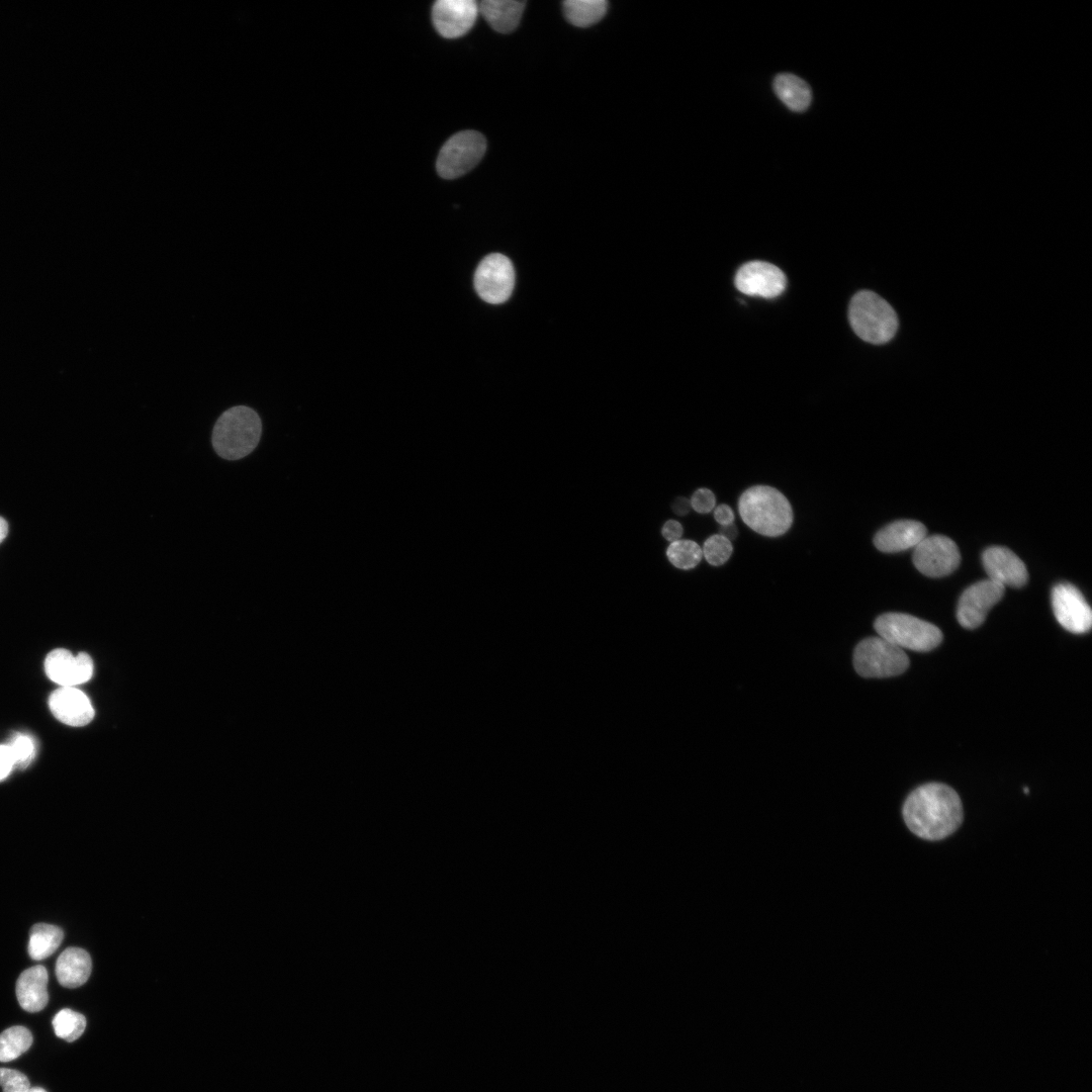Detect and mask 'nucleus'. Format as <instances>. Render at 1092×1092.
<instances>
[{
    "instance_id": "nucleus-1",
    "label": "nucleus",
    "mask_w": 1092,
    "mask_h": 1092,
    "mask_svg": "<svg viewBox=\"0 0 1092 1092\" xmlns=\"http://www.w3.org/2000/svg\"><path fill=\"white\" fill-rule=\"evenodd\" d=\"M902 813L910 831L926 840L947 837L961 826L964 816L958 793L940 783L916 788L907 797Z\"/></svg>"
},
{
    "instance_id": "nucleus-2",
    "label": "nucleus",
    "mask_w": 1092,
    "mask_h": 1092,
    "mask_svg": "<svg viewBox=\"0 0 1092 1092\" xmlns=\"http://www.w3.org/2000/svg\"><path fill=\"white\" fill-rule=\"evenodd\" d=\"M738 511L743 522L763 536L785 534L793 522V511L787 497L767 485L746 489L739 498Z\"/></svg>"
},
{
    "instance_id": "nucleus-3",
    "label": "nucleus",
    "mask_w": 1092,
    "mask_h": 1092,
    "mask_svg": "<svg viewBox=\"0 0 1092 1092\" xmlns=\"http://www.w3.org/2000/svg\"><path fill=\"white\" fill-rule=\"evenodd\" d=\"M262 433L259 415L250 406L235 405L215 422L211 443L215 453L226 460H239L257 447Z\"/></svg>"
},
{
    "instance_id": "nucleus-4",
    "label": "nucleus",
    "mask_w": 1092,
    "mask_h": 1092,
    "mask_svg": "<svg viewBox=\"0 0 1092 1092\" xmlns=\"http://www.w3.org/2000/svg\"><path fill=\"white\" fill-rule=\"evenodd\" d=\"M848 318L854 333L861 340L875 345L892 340L898 329V318L893 307L870 290H861L853 295L849 303Z\"/></svg>"
},
{
    "instance_id": "nucleus-5",
    "label": "nucleus",
    "mask_w": 1092,
    "mask_h": 1092,
    "mask_svg": "<svg viewBox=\"0 0 1092 1092\" xmlns=\"http://www.w3.org/2000/svg\"><path fill=\"white\" fill-rule=\"evenodd\" d=\"M874 626L880 637L903 650L927 652L942 640V633L935 625L909 614H883Z\"/></svg>"
},
{
    "instance_id": "nucleus-6",
    "label": "nucleus",
    "mask_w": 1092,
    "mask_h": 1092,
    "mask_svg": "<svg viewBox=\"0 0 1092 1092\" xmlns=\"http://www.w3.org/2000/svg\"><path fill=\"white\" fill-rule=\"evenodd\" d=\"M853 665L863 677H889L903 673L909 666L905 651L882 637L861 640L853 652Z\"/></svg>"
},
{
    "instance_id": "nucleus-7",
    "label": "nucleus",
    "mask_w": 1092,
    "mask_h": 1092,
    "mask_svg": "<svg viewBox=\"0 0 1092 1092\" xmlns=\"http://www.w3.org/2000/svg\"><path fill=\"white\" fill-rule=\"evenodd\" d=\"M486 151L484 136L475 130L452 135L440 150L436 168L445 179L458 178L472 170Z\"/></svg>"
},
{
    "instance_id": "nucleus-8",
    "label": "nucleus",
    "mask_w": 1092,
    "mask_h": 1092,
    "mask_svg": "<svg viewBox=\"0 0 1092 1092\" xmlns=\"http://www.w3.org/2000/svg\"><path fill=\"white\" fill-rule=\"evenodd\" d=\"M515 285L512 262L505 255L493 253L481 260L474 274V287L484 301L491 304L505 302Z\"/></svg>"
},
{
    "instance_id": "nucleus-9",
    "label": "nucleus",
    "mask_w": 1092,
    "mask_h": 1092,
    "mask_svg": "<svg viewBox=\"0 0 1092 1092\" xmlns=\"http://www.w3.org/2000/svg\"><path fill=\"white\" fill-rule=\"evenodd\" d=\"M914 566L929 577H942L957 569L961 554L957 544L943 535L925 536L915 547Z\"/></svg>"
},
{
    "instance_id": "nucleus-10",
    "label": "nucleus",
    "mask_w": 1092,
    "mask_h": 1092,
    "mask_svg": "<svg viewBox=\"0 0 1092 1092\" xmlns=\"http://www.w3.org/2000/svg\"><path fill=\"white\" fill-rule=\"evenodd\" d=\"M1004 596V586L990 579L980 580L964 590L957 608V619L966 629L982 625L988 612Z\"/></svg>"
},
{
    "instance_id": "nucleus-11",
    "label": "nucleus",
    "mask_w": 1092,
    "mask_h": 1092,
    "mask_svg": "<svg viewBox=\"0 0 1092 1092\" xmlns=\"http://www.w3.org/2000/svg\"><path fill=\"white\" fill-rule=\"evenodd\" d=\"M1052 606L1060 625L1069 632L1082 634L1092 626L1090 606L1080 590L1071 583H1059L1052 592Z\"/></svg>"
},
{
    "instance_id": "nucleus-12",
    "label": "nucleus",
    "mask_w": 1092,
    "mask_h": 1092,
    "mask_svg": "<svg viewBox=\"0 0 1092 1092\" xmlns=\"http://www.w3.org/2000/svg\"><path fill=\"white\" fill-rule=\"evenodd\" d=\"M786 284L784 272L763 261L745 263L735 275L736 288L746 295L775 298L783 293Z\"/></svg>"
},
{
    "instance_id": "nucleus-13",
    "label": "nucleus",
    "mask_w": 1092,
    "mask_h": 1092,
    "mask_svg": "<svg viewBox=\"0 0 1092 1092\" xmlns=\"http://www.w3.org/2000/svg\"><path fill=\"white\" fill-rule=\"evenodd\" d=\"M478 12V3L474 0H439L433 5L432 18L439 34L456 38L471 29Z\"/></svg>"
},
{
    "instance_id": "nucleus-14",
    "label": "nucleus",
    "mask_w": 1092,
    "mask_h": 1092,
    "mask_svg": "<svg viewBox=\"0 0 1092 1092\" xmlns=\"http://www.w3.org/2000/svg\"><path fill=\"white\" fill-rule=\"evenodd\" d=\"M44 670L50 679L61 687H75L91 678L93 661L85 652L73 655L67 649L57 648L47 655Z\"/></svg>"
},
{
    "instance_id": "nucleus-15",
    "label": "nucleus",
    "mask_w": 1092,
    "mask_h": 1092,
    "mask_svg": "<svg viewBox=\"0 0 1092 1092\" xmlns=\"http://www.w3.org/2000/svg\"><path fill=\"white\" fill-rule=\"evenodd\" d=\"M988 579L1005 587H1021L1028 579V572L1023 561L1011 550L1002 546L987 548L982 555Z\"/></svg>"
},
{
    "instance_id": "nucleus-16",
    "label": "nucleus",
    "mask_w": 1092,
    "mask_h": 1092,
    "mask_svg": "<svg viewBox=\"0 0 1092 1092\" xmlns=\"http://www.w3.org/2000/svg\"><path fill=\"white\" fill-rule=\"evenodd\" d=\"M53 715L62 723L81 727L90 723L94 709L88 697L74 687H61L53 692L49 699Z\"/></svg>"
},
{
    "instance_id": "nucleus-17",
    "label": "nucleus",
    "mask_w": 1092,
    "mask_h": 1092,
    "mask_svg": "<svg viewBox=\"0 0 1092 1092\" xmlns=\"http://www.w3.org/2000/svg\"><path fill=\"white\" fill-rule=\"evenodd\" d=\"M926 535L925 526L913 520H900L881 529L874 538L882 552L894 553L914 548Z\"/></svg>"
},
{
    "instance_id": "nucleus-18",
    "label": "nucleus",
    "mask_w": 1092,
    "mask_h": 1092,
    "mask_svg": "<svg viewBox=\"0 0 1092 1092\" xmlns=\"http://www.w3.org/2000/svg\"><path fill=\"white\" fill-rule=\"evenodd\" d=\"M48 972L42 966L23 971L16 982V997L20 1006L28 1012L42 1010L49 1001Z\"/></svg>"
},
{
    "instance_id": "nucleus-19",
    "label": "nucleus",
    "mask_w": 1092,
    "mask_h": 1092,
    "mask_svg": "<svg viewBox=\"0 0 1092 1092\" xmlns=\"http://www.w3.org/2000/svg\"><path fill=\"white\" fill-rule=\"evenodd\" d=\"M92 970L89 953L80 947H68L58 958L56 976L63 987L77 988L86 983Z\"/></svg>"
},
{
    "instance_id": "nucleus-20",
    "label": "nucleus",
    "mask_w": 1092,
    "mask_h": 1092,
    "mask_svg": "<svg viewBox=\"0 0 1092 1092\" xmlns=\"http://www.w3.org/2000/svg\"><path fill=\"white\" fill-rule=\"evenodd\" d=\"M525 4L518 0H483L478 3V11L495 31L509 33L519 25Z\"/></svg>"
},
{
    "instance_id": "nucleus-21",
    "label": "nucleus",
    "mask_w": 1092,
    "mask_h": 1092,
    "mask_svg": "<svg viewBox=\"0 0 1092 1092\" xmlns=\"http://www.w3.org/2000/svg\"><path fill=\"white\" fill-rule=\"evenodd\" d=\"M772 87L779 99L793 111H805L811 103L810 86L796 75L790 73L777 75Z\"/></svg>"
},
{
    "instance_id": "nucleus-22",
    "label": "nucleus",
    "mask_w": 1092,
    "mask_h": 1092,
    "mask_svg": "<svg viewBox=\"0 0 1092 1092\" xmlns=\"http://www.w3.org/2000/svg\"><path fill=\"white\" fill-rule=\"evenodd\" d=\"M64 933L56 925L37 923L30 929L28 953L35 961L53 954L63 940Z\"/></svg>"
},
{
    "instance_id": "nucleus-23",
    "label": "nucleus",
    "mask_w": 1092,
    "mask_h": 1092,
    "mask_svg": "<svg viewBox=\"0 0 1092 1092\" xmlns=\"http://www.w3.org/2000/svg\"><path fill=\"white\" fill-rule=\"evenodd\" d=\"M605 0H567L563 2L565 18L578 27L590 26L599 22L607 12Z\"/></svg>"
},
{
    "instance_id": "nucleus-24",
    "label": "nucleus",
    "mask_w": 1092,
    "mask_h": 1092,
    "mask_svg": "<svg viewBox=\"0 0 1092 1092\" xmlns=\"http://www.w3.org/2000/svg\"><path fill=\"white\" fill-rule=\"evenodd\" d=\"M32 1034L24 1026H11L0 1033V1062H10L32 1044Z\"/></svg>"
},
{
    "instance_id": "nucleus-25",
    "label": "nucleus",
    "mask_w": 1092,
    "mask_h": 1092,
    "mask_svg": "<svg viewBox=\"0 0 1092 1092\" xmlns=\"http://www.w3.org/2000/svg\"><path fill=\"white\" fill-rule=\"evenodd\" d=\"M52 1023L56 1035L71 1042L83 1034L86 1027V1018L79 1012L65 1008L55 1015Z\"/></svg>"
},
{
    "instance_id": "nucleus-26",
    "label": "nucleus",
    "mask_w": 1092,
    "mask_h": 1092,
    "mask_svg": "<svg viewBox=\"0 0 1092 1092\" xmlns=\"http://www.w3.org/2000/svg\"><path fill=\"white\" fill-rule=\"evenodd\" d=\"M666 555L675 567L690 569L700 562L703 552L701 547L694 541L676 540L670 543Z\"/></svg>"
},
{
    "instance_id": "nucleus-27",
    "label": "nucleus",
    "mask_w": 1092,
    "mask_h": 1092,
    "mask_svg": "<svg viewBox=\"0 0 1092 1092\" xmlns=\"http://www.w3.org/2000/svg\"><path fill=\"white\" fill-rule=\"evenodd\" d=\"M732 549L731 541L720 534H716L706 540L702 552L711 565L719 566L729 559Z\"/></svg>"
},
{
    "instance_id": "nucleus-28",
    "label": "nucleus",
    "mask_w": 1092,
    "mask_h": 1092,
    "mask_svg": "<svg viewBox=\"0 0 1092 1092\" xmlns=\"http://www.w3.org/2000/svg\"><path fill=\"white\" fill-rule=\"evenodd\" d=\"M8 745L12 752L14 766L25 768L33 759L34 743L29 736L16 733Z\"/></svg>"
},
{
    "instance_id": "nucleus-29",
    "label": "nucleus",
    "mask_w": 1092,
    "mask_h": 1092,
    "mask_svg": "<svg viewBox=\"0 0 1092 1092\" xmlns=\"http://www.w3.org/2000/svg\"><path fill=\"white\" fill-rule=\"evenodd\" d=\"M0 1086L3 1092H27L30 1083L23 1073L13 1069L0 1068Z\"/></svg>"
},
{
    "instance_id": "nucleus-30",
    "label": "nucleus",
    "mask_w": 1092,
    "mask_h": 1092,
    "mask_svg": "<svg viewBox=\"0 0 1092 1092\" xmlns=\"http://www.w3.org/2000/svg\"><path fill=\"white\" fill-rule=\"evenodd\" d=\"M691 507L698 513L705 514L715 507V495L708 488H699L691 498Z\"/></svg>"
},
{
    "instance_id": "nucleus-31",
    "label": "nucleus",
    "mask_w": 1092,
    "mask_h": 1092,
    "mask_svg": "<svg viewBox=\"0 0 1092 1092\" xmlns=\"http://www.w3.org/2000/svg\"><path fill=\"white\" fill-rule=\"evenodd\" d=\"M14 766V759L9 745H0V781L5 779Z\"/></svg>"
},
{
    "instance_id": "nucleus-32",
    "label": "nucleus",
    "mask_w": 1092,
    "mask_h": 1092,
    "mask_svg": "<svg viewBox=\"0 0 1092 1092\" xmlns=\"http://www.w3.org/2000/svg\"><path fill=\"white\" fill-rule=\"evenodd\" d=\"M681 534H682L681 525L678 522L674 521V520L667 521L664 524L663 528H662L663 537L666 540L671 541V542H674V541L678 540L680 538Z\"/></svg>"
},
{
    "instance_id": "nucleus-33",
    "label": "nucleus",
    "mask_w": 1092,
    "mask_h": 1092,
    "mask_svg": "<svg viewBox=\"0 0 1092 1092\" xmlns=\"http://www.w3.org/2000/svg\"><path fill=\"white\" fill-rule=\"evenodd\" d=\"M714 518L721 526H726L733 524L734 514L727 505H720L714 511Z\"/></svg>"
},
{
    "instance_id": "nucleus-34",
    "label": "nucleus",
    "mask_w": 1092,
    "mask_h": 1092,
    "mask_svg": "<svg viewBox=\"0 0 1092 1092\" xmlns=\"http://www.w3.org/2000/svg\"><path fill=\"white\" fill-rule=\"evenodd\" d=\"M691 508V502L685 497H679L675 499L672 505L673 512L677 515L688 514Z\"/></svg>"
},
{
    "instance_id": "nucleus-35",
    "label": "nucleus",
    "mask_w": 1092,
    "mask_h": 1092,
    "mask_svg": "<svg viewBox=\"0 0 1092 1092\" xmlns=\"http://www.w3.org/2000/svg\"><path fill=\"white\" fill-rule=\"evenodd\" d=\"M720 535L727 538L729 541L733 540L737 535V529L733 524L721 526Z\"/></svg>"
},
{
    "instance_id": "nucleus-36",
    "label": "nucleus",
    "mask_w": 1092,
    "mask_h": 1092,
    "mask_svg": "<svg viewBox=\"0 0 1092 1092\" xmlns=\"http://www.w3.org/2000/svg\"><path fill=\"white\" fill-rule=\"evenodd\" d=\"M7 534H8V524L5 521V519L0 517V543L6 538Z\"/></svg>"
},
{
    "instance_id": "nucleus-37",
    "label": "nucleus",
    "mask_w": 1092,
    "mask_h": 1092,
    "mask_svg": "<svg viewBox=\"0 0 1092 1092\" xmlns=\"http://www.w3.org/2000/svg\"><path fill=\"white\" fill-rule=\"evenodd\" d=\"M27 1092H47V1091L44 1089L40 1088V1087H32V1088L30 1087Z\"/></svg>"
},
{
    "instance_id": "nucleus-38",
    "label": "nucleus",
    "mask_w": 1092,
    "mask_h": 1092,
    "mask_svg": "<svg viewBox=\"0 0 1092 1092\" xmlns=\"http://www.w3.org/2000/svg\"><path fill=\"white\" fill-rule=\"evenodd\" d=\"M1028 792H1029L1028 788H1024V793L1028 794Z\"/></svg>"
}]
</instances>
